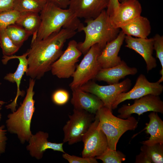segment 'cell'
<instances>
[{"label":"cell","mask_w":163,"mask_h":163,"mask_svg":"<svg viewBox=\"0 0 163 163\" xmlns=\"http://www.w3.org/2000/svg\"><path fill=\"white\" fill-rule=\"evenodd\" d=\"M98 122V119L95 115L94 120L82 137L83 148L82 155L83 157L95 158L102 154L108 147L106 135L97 127Z\"/></svg>","instance_id":"cell-10"},{"label":"cell","mask_w":163,"mask_h":163,"mask_svg":"<svg viewBox=\"0 0 163 163\" xmlns=\"http://www.w3.org/2000/svg\"><path fill=\"white\" fill-rule=\"evenodd\" d=\"M131 85V80L127 78L121 82L107 85H101L91 80L79 88L96 96L103 103L104 107L112 111V105L117 97L127 91Z\"/></svg>","instance_id":"cell-8"},{"label":"cell","mask_w":163,"mask_h":163,"mask_svg":"<svg viewBox=\"0 0 163 163\" xmlns=\"http://www.w3.org/2000/svg\"><path fill=\"white\" fill-rule=\"evenodd\" d=\"M28 52L21 56L12 55L11 56H3L2 61L4 65L6 64L9 60L14 59H18L19 63L16 71L14 73H9L4 77V80L12 83H15L17 86V91L15 98L10 104L5 106L7 109H10L12 112L16 110L17 105V101L18 97L24 95V91L20 90V85L22 78L24 73L27 72L28 69L27 56Z\"/></svg>","instance_id":"cell-14"},{"label":"cell","mask_w":163,"mask_h":163,"mask_svg":"<svg viewBox=\"0 0 163 163\" xmlns=\"http://www.w3.org/2000/svg\"><path fill=\"white\" fill-rule=\"evenodd\" d=\"M71 89L72 97L71 102L74 108L95 114L97 111L104 106L102 101L95 95L84 91L79 88Z\"/></svg>","instance_id":"cell-19"},{"label":"cell","mask_w":163,"mask_h":163,"mask_svg":"<svg viewBox=\"0 0 163 163\" xmlns=\"http://www.w3.org/2000/svg\"><path fill=\"white\" fill-rule=\"evenodd\" d=\"M153 38L154 50H155L156 57L160 61L162 68L160 72L161 76L158 81L161 83L163 81V37L157 34Z\"/></svg>","instance_id":"cell-30"},{"label":"cell","mask_w":163,"mask_h":163,"mask_svg":"<svg viewBox=\"0 0 163 163\" xmlns=\"http://www.w3.org/2000/svg\"><path fill=\"white\" fill-rule=\"evenodd\" d=\"M48 133L42 131L32 135L26 148L32 157L40 159L43 157L44 152L48 149L65 153L63 147V142L59 143L51 142L48 141Z\"/></svg>","instance_id":"cell-17"},{"label":"cell","mask_w":163,"mask_h":163,"mask_svg":"<svg viewBox=\"0 0 163 163\" xmlns=\"http://www.w3.org/2000/svg\"><path fill=\"white\" fill-rule=\"evenodd\" d=\"M142 11L141 5L137 0L121 2L116 13L110 18L112 24L115 28H120L140 16Z\"/></svg>","instance_id":"cell-16"},{"label":"cell","mask_w":163,"mask_h":163,"mask_svg":"<svg viewBox=\"0 0 163 163\" xmlns=\"http://www.w3.org/2000/svg\"><path fill=\"white\" fill-rule=\"evenodd\" d=\"M75 40L69 41L68 46L59 58L53 64L51 69L52 74L59 78L72 77L82 53L77 47Z\"/></svg>","instance_id":"cell-9"},{"label":"cell","mask_w":163,"mask_h":163,"mask_svg":"<svg viewBox=\"0 0 163 163\" xmlns=\"http://www.w3.org/2000/svg\"><path fill=\"white\" fill-rule=\"evenodd\" d=\"M102 50L97 44L92 46L79 64L76 66L72 76L73 80L69 84L71 89L78 88L94 79L101 69L97 60Z\"/></svg>","instance_id":"cell-6"},{"label":"cell","mask_w":163,"mask_h":163,"mask_svg":"<svg viewBox=\"0 0 163 163\" xmlns=\"http://www.w3.org/2000/svg\"><path fill=\"white\" fill-rule=\"evenodd\" d=\"M52 99L55 104L58 105H63L68 101L69 94L66 90L59 89L54 92L52 95Z\"/></svg>","instance_id":"cell-31"},{"label":"cell","mask_w":163,"mask_h":163,"mask_svg":"<svg viewBox=\"0 0 163 163\" xmlns=\"http://www.w3.org/2000/svg\"><path fill=\"white\" fill-rule=\"evenodd\" d=\"M120 28L125 35L143 38H147L151 31L149 21L141 15Z\"/></svg>","instance_id":"cell-22"},{"label":"cell","mask_w":163,"mask_h":163,"mask_svg":"<svg viewBox=\"0 0 163 163\" xmlns=\"http://www.w3.org/2000/svg\"><path fill=\"white\" fill-rule=\"evenodd\" d=\"M149 121L144 129L150 136L149 139L141 142L142 144L152 145L163 144V121L157 112H152L148 115Z\"/></svg>","instance_id":"cell-21"},{"label":"cell","mask_w":163,"mask_h":163,"mask_svg":"<svg viewBox=\"0 0 163 163\" xmlns=\"http://www.w3.org/2000/svg\"><path fill=\"white\" fill-rule=\"evenodd\" d=\"M138 72L135 67L129 66L123 60L118 65L110 68L101 69L95 79L105 82L109 85L117 84L120 80L128 75H133Z\"/></svg>","instance_id":"cell-20"},{"label":"cell","mask_w":163,"mask_h":163,"mask_svg":"<svg viewBox=\"0 0 163 163\" xmlns=\"http://www.w3.org/2000/svg\"><path fill=\"white\" fill-rule=\"evenodd\" d=\"M40 23L39 13L25 12L21 15L15 24L24 28L33 35L34 38L39 27Z\"/></svg>","instance_id":"cell-23"},{"label":"cell","mask_w":163,"mask_h":163,"mask_svg":"<svg viewBox=\"0 0 163 163\" xmlns=\"http://www.w3.org/2000/svg\"><path fill=\"white\" fill-rule=\"evenodd\" d=\"M0 46L3 56H6L13 55L20 48L13 43L6 33L5 29L0 30Z\"/></svg>","instance_id":"cell-27"},{"label":"cell","mask_w":163,"mask_h":163,"mask_svg":"<svg viewBox=\"0 0 163 163\" xmlns=\"http://www.w3.org/2000/svg\"><path fill=\"white\" fill-rule=\"evenodd\" d=\"M109 0H70L68 8L78 18L94 19L107 9Z\"/></svg>","instance_id":"cell-13"},{"label":"cell","mask_w":163,"mask_h":163,"mask_svg":"<svg viewBox=\"0 0 163 163\" xmlns=\"http://www.w3.org/2000/svg\"><path fill=\"white\" fill-rule=\"evenodd\" d=\"M46 2L52 3L56 5L63 8L68 7L70 0H44Z\"/></svg>","instance_id":"cell-36"},{"label":"cell","mask_w":163,"mask_h":163,"mask_svg":"<svg viewBox=\"0 0 163 163\" xmlns=\"http://www.w3.org/2000/svg\"><path fill=\"white\" fill-rule=\"evenodd\" d=\"M136 163H151V161L146 155L143 152H141L136 157Z\"/></svg>","instance_id":"cell-37"},{"label":"cell","mask_w":163,"mask_h":163,"mask_svg":"<svg viewBox=\"0 0 163 163\" xmlns=\"http://www.w3.org/2000/svg\"><path fill=\"white\" fill-rule=\"evenodd\" d=\"M64 126L63 142L71 145L82 140L95 118V114L74 108L73 113Z\"/></svg>","instance_id":"cell-7"},{"label":"cell","mask_w":163,"mask_h":163,"mask_svg":"<svg viewBox=\"0 0 163 163\" xmlns=\"http://www.w3.org/2000/svg\"><path fill=\"white\" fill-rule=\"evenodd\" d=\"M40 13V25L32 40L44 39L62 28L76 30L82 24L70 9L62 8L51 3L46 2Z\"/></svg>","instance_id":"cell-3"},{"label":"cell","mask_w":163,"mask_h":163,"mask_svg":"<svg viewBox=\"0 0 163 163\" xmlns=\"http://www.w3.org/2000/svg\"><path fill=\"white\" fill-rule=\"evenodd\" d=\"M120 3L119 0H109L106 10L108 15L110 18L113 17L116 13Z\"/></svg>","instance_id":"cell-33"},{"label":"cell","mask_w":163,"mask_h":163,"mask_svg":"<svg viewBox=\"0 0 163 163\" xmlns=\"http://www.w3.org/2000/svg\"><path fill=\"white\" fill-rule=\"evenodd\" d=\"M46 3L44 0H15L13 9L20 13H39Z\"/></svg>","instance_id":"cell-24"},{"label":"cell","mask_w":163,"mask_h":163,"mask_svg":"<svg viewBox=\"0 0 163 163\" xmlns=\"http://www.w3.org/2000/svg\"><path fill=\"white\" fill-rule=\"evenodd\" d=\"M104 163H121L126 159V156L119 151L112 150L108 147L101 155L95 157Z\"/></svg>","instance_id":"cell-28"},{"label":"cell","mask_w":163,"mask_h":163,"mask_svg":"<svg viewBox=\"0 0 163 163\" xmlns=\"http://www.w3.org/2000/svg\"><path fill=\"white\" fill-rule=\"evenodd\" d=\"M35 79L30 78L26 96L18 108L7 116L6 124L8 131L16 134L21 142L28 141L31 136L30 125L31 119L35 111V101L34 88Z\"/></svg>","instance_id":"cell-4"},{"label":"cell","mask_w":163,"mask_h":163,"mask_svg":"<svg viewBox=\"0 0 163 163\" xmlns=\"http://www.w3.org/2000/svg\"><path fill=\"white\" fill-rule=\"evenodd\" d=\"M142 145L141 151L146 155L151 163H163V144Z\"/></svg>","instance_id":"cell-26"},{"label":"cell","mask_w":163,"mask_h":163,"mask_svg":"<svg viewBox=\"0 0 163 163\" xmlns=\"http://www.w3.org/2000/svg\"><path fill=\"white\" fill-rule=\"evenodd\" d=\"M2 105L0 104V111L1 110L2 108ZM1 118H2V115H1V113H0V121L1 120Z\"/></svg>","instance_id":"cell-39"},{"label":"cell","mask_w":163,"mask_h":163,"mask_svg":"<svg viewBox=\"0 0 163 163\" xmlns=\"http://www.w3.org/2000/svg\"><path fill=\"white\" fill-rule=\"evenodd\" d=\"M21 13L13 9L0 13V30L15 24Z\"/></svg>","instance_id":"cell-29"},{"label":"cell","mask_w":163,"mask_h":163,"mask_svg":"<svg viewBox=\"0 0 163 163\" xmlns=\"http://www.w3.org/2000/svg\"><path fill=\"white\" fill-rule=\"evenodd\" d=\"M76 33L72 29L62 28L44 39L32 40L27 50L26 75L34 79H40L51 70L53 64L63 53L66 41Z\"/></svg>","instance_id":"cell-1"},{"label":"cell","mask_w":163,"mask_h":163,"mask_svg":"<svg viewBox=\"0 0 163 163\" xmlns=\"http://www.w3.org/2000/svg\"><path fill=\"white\" fill-rule=\"evenodd\" d=\"M127 0H119V1H120V2H125Z\"/></svg>","instance_id":"cell-40"},{"label":"cell","mask_w":163,"mask_h":163,"mask_svg":"<svg viewBox=\"0 0 163 163\" xmlns=\"http://www.w3.org/2000/svg\"></svg>","instance_id":"cell-41"},{"label":"cell","mask_w":163,"mask_h":163,"mask_svg":"<svg viewBox=\"0 0 163 163\" xmlns=\"http://www.w3.org/2000/svg\"><path fill=\"white\" fill-rule=\"evenodd\" d=\"M85 22L86 25L82 23L77 30L83 31L85 34L84 40L77 44L78 48L84 55L96 44L102 50L108 43L116 38L120 32V28H115L112 25L106 10L94 18L85 19Z\"/></svg>","instance_id":"cell-2"},{"label":"cell","mask_w":163,"mask_h":163,"mask_svg":"<svg viewBox=\"0 0 163 163\" xmlns=\"http://www.w3.org/2000/svg\"><path fill=\"white\" fill-rule=\"evenodd\" d=\"M124 40L126 44V47L134 50L143 58L146 64L148 72L157 66L156 60L152 56L153 38H134L131 36L126 35Z\"/></svg>","instance_id":"cell-15"},{"label":"cell","mask_w":163,"mask_h":163,"mask_svg":"<svg viewBox=\"0 0 163 163\" xmlns=\"http://www.w3.org/2000/svg\"><path fill=\"white\" fill-rule=\"evenodd\" d=\"M158 81L150 82L144 75L140 74L131 90L118 95L113 104L112 109L116 108L119 104L126 100L137 99L148 94L159 96L163 91V86Z\"/></svg>","instance_id":"cell-11"},{"label":"cell","mask_w":163,"mask_h":163,"mask_svg":"<svg viewBox=\"0 0 163 163\" xmlns=\"http://www.w3.org/2000/svg\"><path fill=\"white\" fill-rule=\"evenodd\" d=\"M1 84H2L0 82V85H1ZM5 103H6L4 101L0 100V104L2 105Z\"/></svg>","instance_id":"cell-38"},{"label":"cell","mask_w":163,"mask_h":163,"mask_svg":"<svg viewBox=\"0 0 163 163\" xmlns=\"http://www.w3.org/2000/svg\"><path fill=\"white\" fill-rule=\"evenodd\" d=\"M62 157L69 163H97L98 161L94 157H79L71 155L66 153H64Z\"/></svg>","instance_id":"cell-32"},{"label":"cell","mask_w":163,"mask_h":163,"mask_svg":"<svg viewBox=\"0 0 163 163\" xmlns=\"http://www.w3.org/2000/svg\"><path fill=\"white\" fill-rule=\"evenodd\" d=\"M5 126H0V153H2L5 151L6 141V130L4 129Z\"/></svg>","instance_id":"cell-34"},{"label":"cell","mask_w":163,"mask_h":163,"mask_svg":"<svg viewBox=\"0 0 163 163\" xmlns=\"http://www.w3.org/2000/svg\"><path fill=\"white\" fill-rule=\"evenodd\" d=\"M15 0H0V13L13 9Z\"/></svg>","instance_id":"cell-35"},{"label":"cell","mask_w":163,"mask_h":163,"mask_svg":"<svg viewBox=\"0 0 163 163\" xmlns=\"http://www.w3.org/2000/svg\"><path fill=\"white\" fill-rule=\"evenodd\" d=\"M148 111L163 113V102L159 95H147L136 99L131 105H123L118 110L117 117L125 119L133 113L140 115Z\"/></svg>","instance_id":"cell-12"},{"label":"cell","mask_w":163,"mask_h":163,"mask_svg":"<svg viewBox=\"0 0 163 163\" xmlns=\"http://www.w3.org/2000/svg\"><path fill=\"white\" fill-rule=\"evenodd\" d=\"M126 35L121 30L116 38L108 43L97 58L101 68H106L115 66L122 61L118 56Z\"/></svg>","instance_id":"cell-18"},{"label":"cell","mask_w":163,"mask_h":163,"mask_svg":"<svg viewBox=\"0 0 163 163\" xmlns=\"http://www.w3.org/2000/svg\"><path fill=\"white\" fill-rule=\"evenodd\" d=\"M98 119V128L106 135L108 147L116 150L117 143L122 136L128 130H134L137 127L138 120L130 116L123 119L117 117L112 111L104 106L95 114Z\"/></svg>","instance_id":"cell-5"},{"label":"cell","mask_w":163,"mask_h":163,"mask_svg":"<svg viewBox=\"0 0 163 163\" xmlns=\"http://www.w3.org/2000/svg\"><path fill=\"white\" fill-rule=\"evenodd\" d=\"M7 35L13 43L20 48L31 34L23 27L14 24L5 29Z\"/></svg>","instance_id":"cell-25"}]
</instances>
